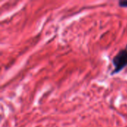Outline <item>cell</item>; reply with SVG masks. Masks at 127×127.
<instances>
[{"label":"cell","mask_w":127,"mask_h":127,"mask_svg":"<svg viewBox=\"0 0 127 127\" xmlns=\"http://www.w3.org/2000/svg\"><path fill=\"white\" fill-rule=\"evenodd\" d=\"M112 64L114 69L111 72V75H115L121 72L127 66V48L120 50L118 54L112 58Z\"/></svg>","instance_id":"6da1fadb"},{"label":"cell","mask_w":127,"mask_h":127,"mask_svg":"<svg viewBox=\"0 0 127 127\" xmlns=\"http://www.w3.org/2000/svg\"><path fill=\"white\" fill-rule=\"evenodd\" d=\"M118 5L121 7H127V0H121L118 2Z\"/></svg>","instance_id":"7a4b0ae2"}]
</instances>
